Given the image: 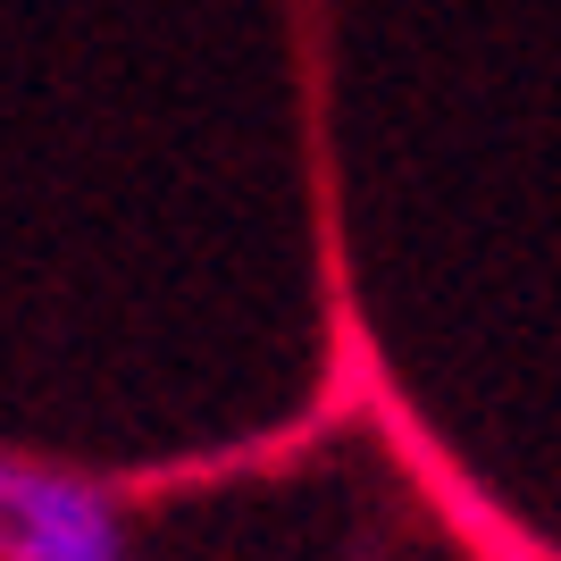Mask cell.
<instances>
[{
    "label": "cell",
    "mask_w": 561,
    "mask_h": 561,
    "mask_svg": "<svg viewBox=\"0 0 561 561\" xmlns=\"http://www.w3.org/2000/svg\"><path fill=\"white\" fill-rule=\"evenodd\" d=\"M0 561H135V519L93 478L25 461L18 528H9V553Z\"/></svg>",
    "instance_id": "obj_1"
},
{
    "label": "cell",
    "mask_w": 561,
    "mask_h": 561,
    "mask_svg": "<svg viewBox=\"0 0 561 561\" xmlns=\"http://www.w3.org/2000/svg\"><path fill=\"white\" fill-rule=\"evenodd\" d=\"M18 494H25V461H0V553H9V528H18Z\"/></svg>",
    "instance_id": "obj_2"
}]
</instances>
